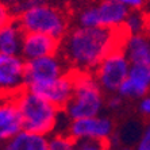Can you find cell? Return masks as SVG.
<instances>
[{"mask_svg": "<svg viewBox=\"0 0 150 150\" xmlns=\"http://www.w3.org/2000/svg\"><path fill=\"white\" fill-rule=\"evenodd\" d=\"M12 21H15L12 11L10 10V7L7 6V3L4 0H0V28L7 26Z\"/></svg>", "mask_w": 150, "mask_h": 150, "instance_id": "cell-21", "label": "cell"}, {"mask_svg": "<svg viewBox=\"0 0 150 150\" xmlns=\"http://www.w3.org/2000/svg\"><path fill=\"white\" fill-rule=\"evenodd\" d=\"M76 150H110V139L76 141Z\"/></svg>", "mask_w": 150, "mask_h": 150, "instance_id": "cell-20", "label": "cell"}, {"mask_svg": "<svg viewBox=\"0 0 150 150\" xmlns=\"http://www.w3.org/2000/svg\"><path fill=\"white\" fill-rule=\"evenodd\" d=\"M129 35L125 26L120 28L76 26L61 39L58 54L70 69L93 73L110 53L122 49Z\"/></svg>", "mask_w": 150, "mask_h": 150, "instance_id": "cell-1", "label": "cell"}, {"mask_svg": "<svg viewBox=\"0 0 150 150\" xmlns=\"http://www.w3.org/2000/svg\"><path fill=\"white\" fill-rule=\"evenodd\" d=\"M26 61L22 56L0 54V95L16 96L26 88Z\"/></svg>", "mask_w": 150, "mask_h": 150, "instance_id": "cell-7", "label": "cell"}, {"mask_svg": "<svg viewBox=\"0 0 150 150\" xmlns=\"http://www.w3.org/2000/svg\"><path fill=\"white\" fill-rule=\"evenodd\" d=\"M149 18L142 10L130 11L125 22V27L129 34H147L149 31Z\"/></svg>", "mask_w": 150, "mask_h": 150, "instance_id": "cell-17", "label": "cell"}, {"mask_svg": "<svg viewBox=\"0 0 150 150\" xmlns=\"http://www.w3.org/2000/svg\"><path fill=\"white\" fill-rule=\"evenodd\" d=\"M138 110L143 116L150 118V96H145L141 99L139 104H138Z\"/></svg>", "mask_w": 150, "mask_h": 150, "instance_id": "cell-24", "label": "cell"}, {"mask_svg": "<svg viewBox=\"0 0 150 150\" xmlns=\"http://www.w3.org/2000/svg\"><path fill=\"white\" fill-rule=\"evenodd\" d=\"M69 70V65L58 53L53 56L30 59L26 61L25 85L26 88H33L49 84L67 74Z\"/></svg>", "mask_w": 150, "mask_h": 150, "instance_id": "cell-6", "label": "cell"}, {"mask_svg": "<svg viewBox=\"0 0 150 150\" xmlns=\"http://www.w3.org/2000/svg\"><path fill=\"white\" fill-rule=\"evenodd\" d=\"M23 130L22 115L15 96L0 98V143L11 139Z\"/></svg>", "mask_w": 150, "mask_h": 150, "instance_id": "cell-12", "label": "cell"}, {"mask_svg": "<svg viewBox=\"0 0 150 150\" xmlns=\"http://www.w3.org/2000/svg\"><path fill=\"white\" fill-rule=\"evenodd\" d=\"M122 150H130V149H122Z\"/></svg>", "mask_w": 150, "mask_h": 150, "instance_id": "cell-26", "label": "cell"}, {"mask_svg": "<svg viewBox=\"0 0 150 150\" xmlns=\"http://www.w3.org/2000/svg\"><path fill=\"white\" fill-rule=\"evenodd\" d=\"M4 1L7 3V6L10 7V10L12 11V14H14L15 18L19 16L23 11L28 10V8L49 3L47 0H4Z\"/></svg>", "mask_w": 150, "mask_h": 150, "instance_id": "cell-19", "label": "cell"}, {"mask_svg": "<svg viewBox=\"0 0 150 150\" xmlns=\"http://www.w3.org/2000/svg\"><path fill=\"white\" fill-rule=\"evenodd\" d=\"M65 133L74 141L81 139H110L114 134V122L108 116H92V118L69 120Z\"/></svg>", "mask_w": 150, "mask_h": 150, "instance_id": "cell-8", "label": "cell"}, {"mask_svg": "<svg viewBox=\"0 0 150 150\" xmlns=\"http://www.w3.org/2000/svg\"><path fill=\"white\" fill-rule=\"evenodd\" d=\"M73 77L74 91L72 99L64 108L65 116L69 120H77L100 115L104 105V95L95 74L92 72L73 70Z\"/></svg>", "mask_w": 150, "mask_h": 150, "instance_id": "cell-3", "label": "cell"}, {"mask_svg": "<svg viewBox=\"0 0 150 150\" xmlns=\"http://www.w3.org/2000/svg\"><path fill=\"white\" fill-rule=\"evenodd\" d=\"M15 19L25 33H41L59 41L70 28L68 12L64 8L50 3L28 8Z\"/></svg>", "mask_w": 150, "mask_h": 150, "instance_id": "cell-4", "label": "cell"}, {"mask_svg": "<svg viewBox=\"0 0 150 150\" xmlns=\"http://www.w3.org/2000/svg\"><path fill=\"white\" fill-rule=\"evenodd\" d=\"M137 150H150V123L145 127L137 143Z\"/></svg>", "mask_w": 150, "mask_h": 150, "instance_id": "cell-22", "label": "cell"}, {"mask_svg": "<svg viewBox=\"0 0 150 150\" xmlns=\"http://www.w3.org/2000/svg\"><path fill=\"white\" fill-rule=\"evenodd\" d=\"M130 68H131V64L126 57L122 47L110 53L95 69L93 74L103 92L116 93L119 87L129 76Z\"/></svg>", "mask_w": 150, "mask_h": 150, "instance_id": "cell-5", "label": "cell"}, {"mask_svg": "<svg viewBox=\"0 0 150 150\" xmlns=\"http://www.w3.org/2000/svg\"><path fill=\"white\" fill-rule=\"evenodd\" d=\"M0 150H49V138L22 130L11 139L0 143Z\"/></svg>", "mask_w": 150, "mask_h": 150, "instance_id": "cell-15", "label": "cell"}, {"mask_svg": "<svg viewBox=\"0 0 150 150\" xmlns=\"http://www.w3.org/2000/svg\"><path fill=\"white\" fill-rule=\"evenodd\" d=\"M123 52L131 65H150V37L147 34H130Z\"/></svg>", "mask_w": 150, "mask_h": 150, "instance_id": "cell-14", "label": "cell"}, {"mask_svg": "<svg viewBox=\"0 0 150 150\" xmlns=\"http://www.w3.org/2000/svg\"><path fill=\"white\" fill-rule=\"evenodd\" d=\"M15 100L21 111L25 131L47 137L56 130L62 112L61 108L26 88L15 96Z\"/></svg>", "mask_w": 150, "mask_h": 150, "instance_id": "cell-2", "label": "cell"}, {"mask_svg": "<svg viewBox=\"0 0 150 150\" xmlns=\"http://www.w3.org/2000/svg\"><path fill=\"white\" fill-rule=\"evenodd\" d=\"M150 91V65H131L116 93L123 99H142Z\"/></svg>", "mask_w": 150, "mask_h": 150, "instance_id": "cell-13", "label": "cell"}, {"mask_svg": "<svg viewBox=\"0 0 150 150\" xmlns=\"http://www.w3.org/2000/svg\"><path fill=\"white\" fill-rule=\"evenodd\" d=\"M123 103V98L122 96H119V95H112L110 96L108 100H107V107L110 110H118Z\"/></svg>", "mask_w": 150, "mask_h": 150, "instance_id": "cell-25", "label": "cell"}, {"mask_svg": "<svg viewBox=\"0 0 150 150\" xmlns=\"http://www.w3.org/2000/svg\"><path fill=\"white\" fill-rule=\"evenodd\" d=\"M25 31L21 25L15 21L0 28V54L7 56H21L22 42Z\"/></svg>", "mask_w": 150, "mask_h": 150, "instance_id": "cell-16", "label": "cell"}, {"mask_svg": "<svg viewBox=\"0 0 150 150\" xmlns=\"http://www.w3.org/2000/svg\"><path fill=\"white\" fill-rule=\"evenodd\" d=\"M116 1L122 3L123 6H126L129 10L133 11V10H142L147 0H116Z\"/></svg>", "mask_w": 150, "mask_h": 150, "instance_id": "cell-23", "label": "cell"}, {"mask_svg": "<svg viewBox=\"0 0 150 150\" xmlns=\"http://www.w3.org/2000/svg\"><path fill=\"white\" fill-rule=\"evenodd\" d=\"M61 41L41 33H25L22 42L21 56L25 61L53 56L59 52Z\"/></svg>", "mask_w": 150, "mask_h": 150, "instance_id": "cell-11", "label": "cell"}, {"mask_svg": "<svg viewBox=\"0 0 150 150\" xmlns=\"http://www.w3.org/2000/svg\"><path fill=\"white\" fill-rule=\"evenodd\" d=\"M28 91L34 92L38 96L46 99L47 101L53 103L57 105L58 108L64 110L69 103V100L73 96L74 91V77H73V70L70 69L67 74H64L62 77H59L57 80L52 81L49 84H43V85H38V87L33 88H26Z\"/></svg>", "mask_w": 150, "mask_h": 150, "instance_id": "cell-9", "label": "cell"}, {"mask_svg": "<svg viewBox=\"0 0 150 150\" xmlns=\"http://www.w3.org/2000/svg\"><path fill=\"white\" fill-rule=\"evenodd\" d=\"M49 150H76V141L67 133L54 134L49 138Z\"/></svg>", "mask_w": 150, "mask_h": 150, "instance_id": "cell-18", "label": "cell"}, {"mask_svg": "<svg viewBox=\"0 0 150 150\" xmlns=\"http://www.w3.org/2000/svg\"><path fill=\"white\" fill-rule=\"evenodd\" d=\"M92 4L96 27L120 28L129 16V8L116 0H99Z\"/></svg>", "mask_w": 150, "mask_h": 150, "instance_id": "cell-10", "label": "cell"}, {"mask_svg": "<svg viewBox=\"0 0 150 150\" xmlns=\"http://www.w3.org/2000/svg\"><path fill=\"white\" fill-rule=\"evenodd\" d=\"M0 98H1V95H0Z\"/></svg>", "mask_w": 150, "mask_h": 150, "instance_id": "cell-27", "label": "cell"}]
</instances>
